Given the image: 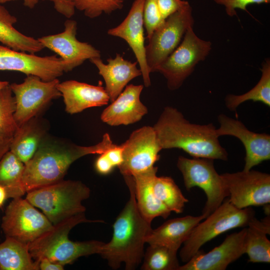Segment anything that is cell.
<instances>
[{"mask_svg": "<svg viewBox=\"0 0 270 270\" xmlns=\"http://www.w3.org/2000/svg\"><path fill=\"white\" fill-rule=\"evenodd\" d=\"M158 168L131 176L134 182L137 206L142 216L152 222L156 217L166 219L171 212L156 197L153 190V182L156 176Z\"/></svg>", "mask_w": 270, "mask_h": 270, "instance_id": "23", "label": "cell"}, {"mask_svg": "<svg viewBox=\"0 0 270 270\" xmlns=\"http://www.w3.org/2000/svg\"><path fill=\"white\" fill-rule=\"evenodd\" d=\"M224 6L226 14L230 16H236V9L247 11L246 6L250 4H268L270 0H212Z\"/></svg>", "mask_w": 270, "mask_h": 270, "instance_id": "35", "label": "cell"}, {"mask_svg": "<svg viewBox=\"0 0 270 270\" xmlns=\"http://www.w3.org/2000/svg\"><path fill=\"white\" fill-rule=\"evenodd\" d=\"M176 165L182 174L186 190L197 186L205 192L206 202L202 214L206 218L228 196L221 174L215 170L214 160L198 158H188L180 156L178 158Z\"/></svg>", "mask_w": 270, "mask_h": 270, "instance_id": "8", "label": "cell"}, {"mask_svg": "<svg viewBox=\"0 0 270 270\" xmlns=\"http://www.w3.org/2000/svg\"><path fill=\"white\" fill-rule=\"evenodd\" d=\"M12 140V138H5L0 136V160L10 150Z\"/></svg>", "mask_w": 270, "mask_h": 270, "instance_id": "41", "label": "cell"}, {"mask_svg": "<svg viewBox=\"0 0 270 270\" xmlns=\"http://www.w3.org/2000/svg\"><path fill=\"white\" fill-rule=\"evenodd\" d=\"M251 207L238 208L228 200H225L204 221L194 228L184 242L180 256L182 261L188 262L208 242L230 230L246 227L254 216Z\"/></svg>", "mask_w": 270, "mask_h": 270, "instance_id": "6", "label": "cell"}, {"mask_svg": "<svg viewBox=\"0 0 270 270\" xmlns=\"http://www.w3.org/2000/svg\"><path fill=\"white\" fill-rule=\"evenodd\" d=\"M16 100L10 84L0 90V136L12 138L18 126L14 119Z\"/></svg>", "mask_w": 270, "mask_h": 270, "instance_id": "32", "label": "cell"}, {"mask_svg": "<svg viewBox=\"0 0 270 270\" xmlns=\"http://www.w3.org/2000/svg\"><path fill=\"white\" fill-rule=\"evenodd\" d=\"M204 218L201 214L169 220L158 228L152 229L146 238V243L162 245L178 251L196 226Z\"/></svg>", "mask_w": 270, "mask_h": 270, "instance_id": "22", "label": "cell"}, {"mask_svg": "<svg viewBox=\"0 0 270 270\" xmlns=\"http://www.w3.org/2000/svg\"><path fill=\"white\" fill-rule=\"evenodd\" d=\"M143 20L147 38L148 39L154 32L162 25L166 20L160 12L157 0H145Z\"/></svg>", "mask_w": 270, "mask_h": 270, "instance_id": "34", "label": "cell"}, {"mask_svg": "<svg viewBox=\"0 0 270 270\" xmlns=\"http://www.w3.org/2000/svg\"><path fill=\"white\" fill-rule=\"evenodd\" d=\"M24 165L10 150L0 160V185L6 189L8 198L22 197L26 192L22 182Z\"/></svg>", "mask_w": 270, "mask_h": 270, "instance_id": "28", "label": "cell"}, {"mask_svg": "<svg viewBox=\"0 0 270 270\" xmlns=\"http://www.w3.org/2000/svg\"><path fill=\"white\" fill-rule=\"evenodd\" d=\"M123 177L130 198L113 224L110 240L104 244L99 254L112 269H118L124 262L126 270H133L142 260L146 238L152 228V222L142 216L137 206L132 176Z\"/></svg>", "mask_w": 270, "mask_h": 270, "instance_id": "2", "label": "cell"}, {"mask_svg": "<svg viewBox=\"0 0 270 270\" xmlns=\"http://www.w3.org/2000/svg\"><path fill=\"white\" fill-rule=\"evenodd\" d=\"M153 128L162 150L179 148L193 158L228 160L212 123H192L177 108L167 106Z\"/></svg>", "mask_w": 270, "mask_h": 270, "instance_id": "3", "label": "cell"}, {"mask_svg": "<svg viewBox=\"0 0 270 270\" xmlns=\"http://www.w3.org/2000/svg\"><path fill=\"white\" fill-rule=\"evenodd\" d=\"M114 145L108 133L100 142L88 146L47 134L33 156L24 164L22 182L26 192L63 180L76 160L88 154H101Z\"/></svg>", "mask_w": 270, "mask_h": 270, "instance_id": "1", "label": "cell"}, {"mask_svg": "<svg viewBox=\"0 0 270 270\" xmlns=\"http://www.w3.org/2000/svg\"><path fill=\"white\" fill-rule=\"evenodd\" d=\"M8 84V82L0 80V90Z\"/></svg>", "mask_w": 270, "mask_h": 270, "instance_id": "44", "label": "cell"}, {"mask_svg": "<svg viewBox=\"0 0 270 270\" xmlns=\"http://www.w3.org/2000/svg\"><path fill=\"white\" fill-rule=\"evenodd\" d=\"M145 0H135L124 20L118 26L109 29L108 35L124 40L133 51L142 72L144 85L150 86L144 46L143 10Z\"/></svg>", "mask_w": 270, "mask_h": 270, "instance_id": "18", "label": "cell"}, {"mask_svg": "<svg viewBox=\"0 0 270 270\" xmlns=\"http://www.w3.org/2000/svg\"><path fill=\"white\" fill-rule=\"evenodd\" d=\"M76 22L68 20L62 32L37 38L44 48L53 51L64 60L66 72L72 70L87 60L100 58V50L76 38Z\"/></svg>", "mask_w": 270, "mask_h": 270, "instance_id": "15", "label": "cell"}, {"mask_svg": "<svg viewBox=\"0 0 270 270\" xmlns=\"http://www.w3.org/2000/svg\"><path fill=\"white\" fill-rule=\"evenodd\" d=\"M192 10L189 2L169 16L148 39L146 46V63L150 72H156L177 48L187 30L193 26Z\"/></svg>", "mask_w": 270, "mask_h": 270, "instance_id": "9", "label": "cell"}, {"mask_svg": "<svg viewBox=\"0 0 270 270\" xmlns=\"http://www.w3.org/2000/svg\"><path fill=\"white\" fill-rule=\"evenodd\" d=\"M16 18L0 5V42L18 51L34 54L44 48L38 39L20 32L14 27Z\"/></svg>", "mask_w": 270, "mask_h": 270, "instance_id": "26", "label": "cell"}, {"mask_svg": "<svg viewBox=\"0 0 270 270\" xmlns=\"http://www.w3.org/2000/svg\"><path fill=\"white\" fill-rule=\"evenodd\" d=\"M125 0H72L75 9L83 12L89 18H96L103 12L110 14L120 10Z\"/></svg>", "mask_w": 270, "mask_h": 270, "instance_id": "33", "label": "cell"}, {"mask_svg": "<svg viewBox=\"0 0 270 270\" xmlns=\"http://www.w3.org/2000/svg\"><path fill=\"white\" fill-rule=\"evenodd\" d=\"M39 270H63L64 266L52 262L47 258H42L38 260Z\"/></svg>", "mask_w": 270, "mask_h": 270, "instance_id": "40", "label": "cell"}, {"mask_svg": "<svg viewBox=\"0 0 270 270\" xmlns=\"http://www.w3.org/2000/svg\"><path fill=\"white\" fill-rule=\"evenodd\" d=\"M245 238V254L252 262H270V215L259 220L254 216L249 222Z\"/></svg>", "mask_w": 270, "mask_h": 270, "instance_id": "25", "label": "cell"}, {"mask_svg": "<svg viewBox=\"0 0 270 270\" xmlns=\"http://www.w3.org/2000/svg\"><path fill=\"white\" fill-rule=\"evenodd\" d=\"M177 252L166 246L149 245L142 258L143 270H178Z\"/></svg>", "mask_w": 270, "mask_h": 270, "instance_id": "31", "label": "cell"}, {"mask_svg": "<svg viewBox=\"0 0 270 270\" xmlns=\"http://www.w3.org/2000/svg\"><path fill=\"white\" fill-rule=\"evenodd\" d=\"M228 193V200L238 208L270 202V175L252 170L221 174Z\"/></svg>", "mask_w": 270, "mask_h": 270, "instance_id": "12", "label": "cell"}, {"mask_svg": "<svg viewBox=\"0 0 270 270\" xmlns=\"http://www.w3.org/2000/svg\"><path fill=\"white\" fill-rule=\"evenodd\" d=\"M26 193V198L54 225L84 213L82 202L90 196V190L80 181L63 180Z\"/></svg>", "mask_w": 270, "mask_h": 270, "instance_id": "5", "label": "cell"}, {"mask_svg": "<svg viewBox=\"0 0 270 270\" xmlns=\"http://www.w3.org/2000/svg\"><path fill=\"white\" fill-rule=\"evenodd\" d=\"M91 222L102 221L88 220L82 213L53 225L50 230L28 244L32 258L38 261L45 258L64 266L82 256L100 254L104 242L96 240L74 242L68 238L70 230L75 226Z\"/></svg>", "mask_w": 270, "mask_h": 270, "instance_id": "4", "label": "cell"}, {"mask_svg": "<svg viewBox=\"0 0 270 270\" xmlns=\"http://www.w3.org/2000/svg\"><path fill=\"white\" fill-rule=\"evenodd\" d=\"M6 236L29 244L50 230L53 224L26 198H13L2 218Z\"/></svg>", "mask_w": 270, "mask_h": 270, "instance_id": "10", "label": "cell"}, {"mask_svg": "<svg viewBox=\"0 0 270 270\" xmlns=\"http://www.w3.org/2000/svg\"><path fill=\"white\" fill-rule=\"evenodd\" d=\"M0 70L20 72L50 81L62 75L66 64L56 55L39 56L0 45Z\"/></svg>", "mask_w": 270, "mask_h": 270, "instance_id": "14", "label": "cell"}, {"mask_svg": "<svg viewBox=\"0 0 270 270\" xmlns=\"http://www.w3.org/2000/svg\"><path fill=\"white\" fill-rule=\"evenodd\" d=\"M152 187L156 197L168 210L176 214L182 212L188 200L172 178L156 176Z\"/></svg>", "mask_w": 270, "mask_h": 270, "instance_id": "30", "label": "cell"}, {"mask_svg": "<svg viewBox=\"0 0 270 270\" xmlns=\"http://www.w3.org/2000/svg\"><path fill=\"white\" fill-rule=\"evenodd\" d=\"M123 161L118 167L124 176H134L154 166L162 150L153 126H144L134 130L122 144Z\"/></svg>", "mask_w": 270, "mask_h": 270, "instance_id": "13", "label": "cell"}, {"mask_svg": "<svg viewBox=\"0 0 270 270\" xmlns=\"http://www.w3.org/2000/svg\"><path fill=\"white\" fill-rule=\"evenodd\" d=\"M114 168L104 152L100 154L94 162L96 170L102 175L110 174Z\"/></svg>", "mask_w": 270, "mask_h": 270, "instance_id": "39", "label": "cell"}, {"mask_svg": "<svg viewBox=\"0 0 270 270\" xmlns=\"http://www.w3.org/2000/svg\"><path fill=\"white\" fill-rule=\"evenodd\" d=\"M143 85H127L102 112L101 120L111 126L128 125L142 120L148 108L140 100Z\"/></svg>", "mask_w": 270, "mask_h": 270, "instance_id": "19", "label": "cell"}, {"mask_svg": "<svg viewBox=\"0 0 270 270\" xmlns=\"http://www.w3.org/2000/svg\"><path fill=\"white\" fill-rule=\"evenodd\" d=\"M261 78L257 84L248 92L240 95L229 94L225 98L226 108L230 111L248 100L260 102L270 107V61L266 58L262 63Z\"/></svg>", "mask_w": 270, "mask_h": 270, "instance_id": "29", "label": "cell"}, {"mask_svg": "<svg viewBox=\"0 0 270 270\" xmlns=\"http://www.w3.org/2000/svg\"><path fill=\"white\" fill-rule=\"evenodd\" d=\"M48 130L46 120L38 116L31 118L18 126L12 138L10 150L26 164L48 134Z\"/></svg>", "mask_w": 270, "mask_h": 270, "instance_id": "24", "label": "cell"}, {"mask_svg": "<svg viewBox=\"0 0 270 270\" xmlns=\"http://www.w3.org/2000/svg\"><path fill=\"white\" fill-rule=\"evenodd\" d=\"M32 259L28 244L8 236L0 244V270H38V262Z\"/></svg>", "mask_w": 270, "mask_h": 270, "instance_id": "27", "label": "cell"}, {"mask_svg": "<svg viewBox=\"0 0 270 270\" xmlns=\"http://www.w3.org/2000/svg\"><path fill=\"white\" fill-rule=\"evenodd\" d=\"M8 198V196L6 189L0 185V208Z\"/></svg>", "mask_w": 270, "mask_h": 270, "instance_id": "42", "label": "cell"}, {"mask_svg": "<svg viewBox=\"0 0 270 270\" xmlns=\"http://www.w3.org/2000/svg\"><path fill=\"white\" fill-rule=\"evenodd\" d=\"M52 2L55 10L67 18H71L75 12L72 0H44Z\"/></svg>", "mask_w": 270, "mask_h": 270, "instance_id": "37", "label": "cell"}, {"mask_svg": "<svg viewBox=\"0 0 270 270\" xmlns=\"http://www.w3.org/2000/svg\"><path fill=\"white\" fill-rule=\"evenodd\" d=\"M112 164L118 167L123 161V146L122 144L114 145L104 152Z\"/></svg>", "mask_w": 270, "mask_h": 270, "instance_id": "38", "label": "cell"}, {"mask_svg": "<svg viewBox=\"0 0 270 270\" xmlns=\"http://www.w3.org/2000/svg\"><path fill=\"white\" fill-rule=\"evenodd\" d=\"M16 0H0V4H4L6 2L14 1Z\"/></svg>", "mask_w": 270, "mask_h": 270, "instance_id": "45", "label": "cell"}, {"mask_svg": "<svg viewBox=\"0 0 270 270\" xmlns=\"http://www.w3.org/2000/svg\"><path fill=\"white\" fill-rule=\"evenodd\" d=\"M90 60L96 66L99 74L103 78L104 88L111 102L118 96L130 80L142 75L140 70L137 68V62H132L126 60L118 54L114 58L108 59V64L104 63L100 58Z\"/></svg>", "mask_w": 270, "mask_h": 270, "instance_id": "21", "label": "cell"}, {"mask_svg": "<svg viewBox=\"0 0 270 270\" xmlns=\"http://www.w3.org/2000/svg\"><path fill=\"white\" fill-rule=\"evenodd\" d=\"M220 127L216 129L219 137L231 136L237 138L246 150L243 170L248 171L264 161L270 159V136L250 130L240 121L224 114L218 115Z\"/></svg>", "mask_w": 270, "mask_h": 270, "instance_id": "16", "label": "cell"}, {"mask_svg": "<svg viewBox=\"0 0 270 270\" xmlns=\"http://www.w3.org/2000/svg\"><path fill=\"white\" fill-rule=\"evenodd\" d=\"M160 12L164 19L188 2L182 0H157Z\"/></svg>", "mask_w": 270, "mask_h": 270, "instance_id": "36", "label": "cell"}, {"mask_svg": "<svg viewBox=\"0 0 270 270\" xmlns=\"http://www.w3.org/2000/svg\"><path fill=\"white\" fill-rule=\"evenodd\" d=\"M58 78L44 81L28 75L20 84H10L16 100L14 117L18 126L38 116L50 102L62 96L58 88Z\"/></svg>", "mask_w": 270, "mask_h": 270, "instance_id": "11", "label": "cell"}, {"mask_svg": "<svg viewBox=\"0 0 270 270\" xmlns=\"http://www.w3.org/2000/svg\"><path fill=\"white\" fill-rule=\"evenodd\" d=\"M246 228L228 236L218 246L206 253L199 250L178 270H224L245 254Z\"/></svg>", "mask_w": 270, "mask_h": 270, "instance_id": "17", "label": "cell"}, {"mask_svg": "<svg viewBox=\"0 0 270 270\" xmlns=\"http://www.w3.org/2000/svg\"><path fill=\"white\" fill-rule=\"evenodd\" d=\"M24 6L30 8H34L38 3L39 0H23Z\"/></svg>", "mask_w": 270, "mask_h": 270, "instance_id": "43", "label": "cell"}, {"mask_svg": "<svg viewBox=\"0 0 270 270\" xmlns=\"http://www.w3.org/2000/svg\"><path fill=\"white\" fill-rule=\"evenodd\" d=\"M58 88L63 97L66 111L71 114L106 105L110 101L105 88L99 85L68 80L60 82Z\"/></svg>", "mask_w": 270, "mask_h": 270, "instance_id": "20", "label": "cell"}, {"mask_svg": "<svg viewBox=\"0 0 270 270\" xmlns=\"http://www.w3.org/2000/svg\"><path fill=\"white\" fill-rule=\"evenodd\" d=\"M212 49V43L198 37L190 27L182 41L156 68L167 80L172 90L179 88L193 72L196 65L205 60Z\"/></svg>", "mask_w": 270, "mask_h": 270, "instance_id": "7", "label": "cell"}]
</instances>
